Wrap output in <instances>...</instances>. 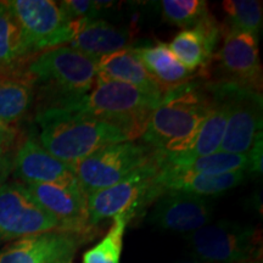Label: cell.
<instances>
[{
    "instance_id": "cell-1",
    "label": "cell",
    "mask_w": 263,
    "mask_h": 263,
    "mask_svg": "<svg viewBox=\"0 0 263 263\" xmlns=\"http://www.w3.org/2000/svg\"><path fill=\"white\" fill-rule=\"evenodd\" d=\"M38 141L50 155L74 164L101 147L129 141L126 134L87 115L57 107L39 108Z\"/></svg>"
},
{
    "instance_id": "cell-2",
    "label": "cell",
    "mask_w": 263,
    "mask_h": 263,
    "mask_svg": "<svg viewBox=\"0 0 263 263\" xmlns=\"http://www.w3.org/2000/svg\"><path fill=\"white\" fill-rule=\"evenodd\" d=\"M206 83L192 81L163 95L143 134L145 145L163 154L182 149L211 107Z\"/></svg>"
},
{
    "instance_id": "cell-3",
    "label": "cell",
    "mask_w": 263,
    "mask_h": 263,
    "mask_svg": "<svg viewBox=\"0 0 263 263\" xmlns=\"http://www.w3.org/2000/svg\"><path fill=\"white\" fill-rule=\"evenodd\" d=\"M162 98L121 82L97 80L87 95L57 108L103 121L122 130L128 140L134 141L143 137L151 115Z\"/></svg>"
},
{
    "instance_id": "cell-4",
    "label": "cell",
    "mask_w": 263,
    "mask_h": 263,
    "mask_svg": "<svg viewBox=\"0 0 263 263\" xmlns=\"http://www.w3.org/2000/svg\"><path fill=\"white\" fill-rule=\"evenodd\" d=\"M97 62L64 45L33 55L26 70L44 98V107H61L87 95L97 81Z\"/></svg>"
},
{
    "instance_id": "cell-5",
    "label": "cell",
    "mask_w": 263,
    "mask_h": 263,
    "mask_svg": "<svg viewBox=\"0 0 263 263\" xmlns=\"http://www.w3.org/2000/svg\"><path fill=\"white\" fill-rule=\"evenodd\" d=\"M161 162L159 151L153 160L133 171L126 178L108 186L98 190L87 196V210L89 224L95 227L101 221L133 211L137 213L150 205L161 195L162 190L156 183Z\"/></svg>"
},
{
    "instance_id": "cell-6",
    "label": "cell",
    "mask_w": 263,
    "mask_h": 263,
    "mask_svg": "<svg viewBox=\"0 0 263 263\" xmlns=\"http://www.w3.org/2000/svg\"><path fill=\"white\" fill-rule=\"evenodd\" d=\"M33 55L70 44L89 18L70 21L59 3L51 0H9Z\"/></svg>"
},
{
    "instance_id": "cell-7",
    "label": "cell",
    "mask_w": 263,
    "mask_h": 263,
    "mask_svg": "<svg viewBox=\"0 0 263 263\" xmlns=\"http://www.w3.org/2000/svg\"><path fill=\"white\" fill-rule=\"evenodd\" d=\"M156 151L145 144L123 141L101 147L72 168L85 196L108 188L153 160Z\"/></svg>"
},
{
    "instance_id": "cell-8",
    "label": "cell",
    "mask_w": 263,
    "mask_h": 263,
    "mask_svg": "<svg viewBox=\"0 0 263 263\" xmlns=\"http://www.w3.org/2000/svg\"><path fill=\"white\" fill-rule=\"evenodd\" d=\"M190 251L202 263H246L257 251L251 226L235 222L207 224L188 235Z\"/></svg>"
},
{
    "instance_id": "cell-9",
    "label": "cell",
    "mask_w": 263,
    "mask_h": 263,
    "mask_svg": "<svg viewBox=\"0 0 263 263\" xmlns=\"http://www.w3.org/2000/svg\"><path fill=\"white\" fill-rule=\"evenodd\" d=\"M222 45L215 54L217 80L262 93V65L258 37L221 25Z\"/></svg>"
},
{
    "instance_id": "cell-10",
    "label": "cell",
    "mask_w": 263,
    "mask_h": 263,
    "mask_svg": "<svg viewBox=\"0 0 263 263\" xmlns=\"http://www.w3.org/2000/svg\"><path fill=\"white\" fill-rule=\"evenodd\" d=\"M60 229L57 219L35 201L24 183L0 186V242Z\"/></svg>"
},
{
    "instance_id": "cell-11",
    "label": "cell",
    "mask_w": 263,
    "mask_h": 263,
    "mask_svg": "<svg viewBox=\"0 0 263 263\" xmlns=\"http://www.w3.org/2000/svg\"><path fill=\"white\" fill-rule=\"evenodd\" d=\"M219 82L228 101V120L218 151L248 154L262 136V93L229 82Z\"/></svg>"
},
{
    "instance_id": "cell-12",
    "label": "cell",
    "mask_w": 263,
    "mask_h": 263,
    "mask_svg": "<svg viewBox=\"0 0 263 263\" xmlns=\"http://www.w3.org/2000/svg\"><path fill=\"white\" fill-rule=\"evenodd\" d=\"M91 234L55 229L26 236L0 250V263H70Z\"/></svg>"
},
{
    "instance_id": "cell-13",
    "label": "cell",
    "mask_w": 263,
    "mask_h": 263,
    "mask_svg": "<svg viewBox=\"0 0 263 263\" xmlns=\"http://www.w3.org/2000/svg\"><path fill=\"white\" fill-rule=\"evenodd\" d=\"M206 84L212 99L209 114L179 151L173 154L159 151L162 166H183L197 157L217 153L221 146L228 120V101L221 82H207Z\"/></svg>"
},
{
    "instance_id": "cell-14",
    "label": "cell",
    "mask_w": 263,
    "mask_h": 263,
    "mask_svg": "<svg viewBox=\"0 0 263 263\" xmlns=\"http://www.w3.org/2000/svg\"><path fill=\"white\" fill-rule=\"evenodd\" d=\"M212 216L213 210L207 197L166 190L154 201L147 221L162 230L193 233L210 224Z\"/></svg>"
},
{
    "instance_id": "cell-15",
    "label": "cell",
    "mask_w": 263,
    "mask_h": 263,
    "mask_svg": "<svg viewBox=\"0 0 263 263\" xmlns=\"http://www.w3.org/2000/svg\"><path fill=\"white\" fill-rule=\"evenodd\" d=\"M29 194L62 230L91 234L87 210V196L81 186L60 184H25Z\"/></svg>"
},
{
    "instance_id": "cell-16",
    "label": "cell",
    "mask_w": 263,
    "mask_h": 263,
    "mask_svg": "<svg viewBox=\"0 0 263 263\" xmlns=\"http://www.w3.org/2000/svg\"><path fill=\"white\" fill-rule=\"evenodd\" d=\"M12 172L24 184H60L81 186L72 168L48 153L38 138L31 134L20 145L12 160Z\"/></svg>"
},
{
    "instance_id": "cell-17",
    "label": "cell",
    "mask_w": 263,
    "mask_h": 263,
    "mask_svg": "<svg viewBox=\"0 0 263 263\" xmlns=\"http://www.w3.org/2000/svg\"><path fill=\"white\" fill-rule=\"evenodd\" d=\"M219 39L221 24L210 12L193 28L177 33L168 47L184 67L209 78Z\"/></svg>"
},
{
    "instance_id": "cell-18",
    "label": "cell",
    "mask_w": 263,
    "mask_h": 263,
    "mask_svg": "<svg viewBox=\"0 0 263 263\" xmlns=\"http://www.w3.org/2000/svg\"><path fill=\"white\" fill-rule=\"evenodd\" d=\"M244 179L245 172L242 171L224 174H206L161 164L156 183L162 193L166 190H177L206 197L228 192L241 184Z\"/></svg>"
},
{
    "instance_id": "cell-19",
    "label": "cell",
    "mask_w": 263,
    "mask_h": 263,
    "mask_svg": "<svg viewBox=\"0 0 263 263\" xmlns=\"http://www.w3.org/2000/svg\"><path fill=\"white\" fill-rule=\"evenodd\" d=\"M133 51L162 95L196 78H201L199 73L184 67L174 57L168 44L163 42L133 48Z\"/></svg>"
},
{
    "instance_id": "cell-20",
    "label": "cell",
    "mask_w": 263,
    "mask_h": 263,
    "mask_svg": "<svg viewBox=\"0 0 263 263\" xmlns=\"http://www.w3.org/2000/svg\"><path fill=\"white\" fill-rule=\"evenodd\" d=\"M35 97L34 81L26 70V62L0 68V121L14 126L32 107Z\"/></svg>"
},
{
    "instance_id": "cell-21",
    "label": "cell",
    "mask_w": 263,
    "mask_h": 263,
    "mask_svg": "<svg viewBox=\"0 0 263 263\" xmlns=\"http://www.w3.org/2000/svg\"><path fill=\"white\" fill-rule=\"evenodd\" d=\"M132 34L103 20H89L74 35L68 47L98 61L99 59L129 48Z\"/></svg>"
},
{
    "instance_id": "cell-22",
    "label": "cell",
    "mask_w": 263,
    "mask_h": 263,
    "mask_svg": "<svg viewBox=\"0 0 263 263\" xmlns=\"http://www.w3.org/2000/svg\"><path fill=\"white\" fill-rule=\"evenodd\" d=\"M97 80L121 82L147 93L163 97L130 47L99 59L97 62Z\"/></svg>"
},
{
    "instance_id": "cell-23",
    "label": "cell",
    "mask_w": 263,
    "mask_h": 263,
    "mask_svg": "<svg viewBox=\"0 0 263 263\" xmlns=\"http://www.w3.org/2000/svg\"><path fill=\"white\" fill-rule=\"evenodd\" d=\"M32 57L21 26L6 2H0V68L22 65Z\"/></svg>"
},
{
    "instance_id": "cell-24",
    "label": "cell",
    "mask_w": 263,
    "mask_h": 263,
    "mask_svg": "<svg viewBox=\"0 0 263 263\" xmlns=\"http://www.w3.org/2000/svg\"><path fill=\"white\" fill-rule=\"evenodd\" d=\"M136 213L127 211L114 217V224L100 242L84 252L83 263H120L123 235L127 224Z\"/></svg>"
},
{
    "instance_id": "cell-25",
    "label": "cell",
    "mask_w": 263,
    "mask_h": 263,
    "mask_svg": "<svg viewBox=\"0 0 263 263\" xmlns=\"http://www.w3.org/2000/svg\"><path fill=\"white\" fill-rule=\"evenodd\" d=\"M224 25L258 37L262 29V3L257 0H226L222 5Z\"/></svg>"
},
{
    "instance_id": "cell-26",
    "label": "cell",
    "mask_w": 263,
    "mask_h": 263,
    "mask_svg": "<svg viewBox=\"0 0 263 263\" xmlns=\"http://www.w3.org/2000/svg\"><path fill=\"white\" fill-rule=\"evenodd\" d=\"M179 168L206 174H224L242 171L249 172L250 160L248 154H229L217 151L211 155L197 157L183 166H172Z\"/></svg>"
},
{
    "instance_id": "cell-27",
    "label": "cell",
    "mask_w": 263,
    "mask_h": 263,
    "mask_svg": "<svg viewBox=\"0 0 263 263\" xmlns=\"http://www.w3.org/2000/svg\"><path fill=\"white\" fill-rule=\"evenodd\" d=\"M161 10L168 24L183 29L193 28L210 14L205 0H162Z\"/></svg>"
},
{
    "instance_id": "cell-28",
    "label": "cell",
    "mask_w": 263,
    "mask_h": 263,
    "mask_svg": "<svg viewBox=\"0 0 263 263\" xmlns=\"http://www.w3.org/2000/svg\"><path fill=\"white\" fill-rule=\"evenodd\" d=\"M59 5L70 21L83 18L95 20L98 14L94 2L90 0H65L59 3Z\"/></svg>"
},
{
    "instance_id": "cell-29",
    "label": "cell",
    "mask_w": 263,
    "mask_h": 263,
    "mask_svg": "<svg viewBox=\"0 0 263 263\" xmlns=\"http://www.w3.org/2000/svg\"><path fill=\"white\" fill-rule=\"evenodd\" d=\"M250 160V173H262V136L255 141L254 145L248 153Z\"/></svg>"
},
{
    "instance_id": "cell-30",
    "label": "cell",
    "mask_w": 263,
    "mask_h": 263,
    "mask_svg": "<svg viewBox=\"0 0 263 263\" xmlns=\"http://www.w3.org/2000/svg\"><path fill=\"white\" fill-rule=\"evenodd\" d=\"M17 138V130L14 126H9L0 121V149L9 151L15 144Z\"/></svg>"
},
{
    "instance_id": "cell-31",
    "label": "cell",
    "mask_w": 263,
    "mask_h": 263,
    "mask_svg": "<svg viewBox=\"0 0 263 263\" xmlns=\"http://www.w3.org/2000/svg\"><path fill=\"white\" fill-rule=\"evenodd\" d=\"M11 172H12V161L9 164H6L4 168L0 171V186H2L5 182H8V178Z\"/></svg>"
},
{
    "instance_id": "cell-32",
    "label": "cell",
    "mask_w": 263,
    "mask_h": 263,
    "mask_svg": "<svg viewBox=\"0 0 263 263\" xmlns=\"http://www.w3.org/2000/svg\"><path fill=\"white\" fill-rule=\"evenodd\" d=\"M6 153H8V151L0 149V171L4 168L6 164H9L12 161L8 155H6Z\"/></svg>"
},
{
    "instance_id": "cell-33",
    "label": "cell",
    "mask_w": 263,
    "mask_h": 263,
    "mask_svg": "<svg viewBox=\"0 0 263 263\" xmlns=\"http://www.w3.org/2000/svg\"><path fill=\"white\" fill-rule=\"evenodd\" d=\"M179 263H202V262H199V261H189V262H179Z\"/></svg>"
},
{
    "instance_id": "cell-34",
    "label": "cell",
    "mask_w": 263,
    "mask_h": 263,
    "mask_svg": "<svg viewBox=\"0 0 263 263\" xmlns=\"http://www.w3.org/2000/svg\"><path fill=\"white\" fill-rule=\"evenodd\" d=\"M246 263H261V262H258V261H250V262H246Z\"/></svg>"
},
{
    "instance_id": "cell-35",
    "label": "cell",
    "mask_w": 263,
    "mask_h": 263,
    "mask_svg": "<svg viewBox=\"0 0 263 263\" xmlns=\"http://www.w3.org/2000/svg\"><path fill=\"white\" fill-rule=\"evenodd\" d=\"M70 263H71V262H70Z\"/></svg>"
}]
</instances>
